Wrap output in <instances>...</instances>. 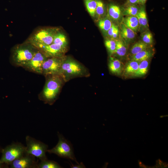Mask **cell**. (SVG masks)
<instances>
[{"mask_svg": "<svg viewBox=\"0 0 168 168\" xmlns=\"http://www.w3.org/2000/svg\"><path fill=\"white\" fill-rule=\"evenodd\" d=\"M108 12L110 16L115 20L118 19L121 15V11L119 7L114 5H111L109 6Z\"/></svg>", "mask_w": 168, "mask_h": 168, "instance_id": "7402d4cb", "label": "cell"}, {"mask_svg": "<svg viewBox=\"0 0 168 168\" xmlns=\"http://www.w3.org/2000/svg\"><path fill=\"white\" fill-rule=\"evenodd\" d=\"M120 31L122 37L127 40H130L135 36L134 31L127 27L124 24L121 25Z\"/></svg>", "mask_w": 168, "mask_h": 168, "instance_id": "2e32d148", "label": "cell"}, {"mask_svg": "<svg viewBox=\"0 0 168 168\" xmlns=\"http://www.w3.org/2000/svg\"><path fill=\"white\" fill-rule=\"evenodd\" d=\"M146 0H142L141 3H145V2H146Z\"/></svg>", "mask_w": 168, "mask_h": 168, "instance_id": "d590c367", "label": "cell"}, {"mask_svg": "<svg viewBox=\"0 0 168 168\" xmlns=\"http://www.w3.org/2000/svg\"><path fill=\"white\" fill-rule=\"evenodd\" d=\"M86 9L90 14L92 16H94L96 14L97 6L96 0H84Z\"/></svg>", "mask_w": 168, "mask_h": 168, "instance_id": "ffe728a7", "label": "cell"}, {"mask_svg": "<svg viewBox=\"0 0 168 168\" xmlns=\"http://www.w3.org/2000/svg\"><path fill=\"white\" fill-rule=\"evenodd\" d=\"M9 165L5 164L0 163V168H3V167H8Z\"/></svg>", "mask_w": 168, "mask_h": 168, "instance_id": "836d02e7", "label": "cell"}, {"mask_svg": "<svg viewBox=\"0 0 168 168\" xmlns=\"http://www.w3.org/2000/svg\"><path fill=\"white\" fill-rule=\"evenodd\" d=\"M62 167L56 162L47 159L38 163L37 168H61Z\"/></svg>", "mask_w": 168, "mask_h": 168, "instance_id": "ac0fdd59", "label": "cell"}, {"mask_svg": "<svg viewBox=\"0 0 168 168\" xmlns=\"http://www.w3.org/2000/svg\"><path fill=\"white\" fill-rule=\"evenodd\" d=\"M123 24L127 27L133 31L136 30L137 29L139 25L138 20L133 22L125 23Z\"/></svg>", "mask_w": 168, "mask_h": 168, "instance_id": "83f0119b", "label": "cell"}, {"mask_svg": "<svg viewBox=\"0 0 168 168\" xmlns=\"http://www.w3.org/2000/svg\"><path fill=\"white\" fill-rule=\"evenodd\" d=\"M143 42L145 43L149 44L152 43L153 41V36L150 32H147L144 34L142 36Z\"/></svg>", "mask_w": 168, "mask_h": 168, "instance_id": "484cf974", "label": "cell"}, {"mask_svg": "<svg viewBox=\"0 0 168 168\" xmlns=\"http://www.w3.org/2000/svg\"><path fill=\"white\" fill-rule=\"evenodd\" d=\"M148 45L143 41H138L132 47L130 50L132 56L143 50L147 49Z\"/></svg>", "mask_w": 168, "mask_h": 168, "instance_id": "d6986e66", "label": "cell"}, {"mask_svg": "<svg viewBox=\"0 0 168 168\" xmlns=\"http://www.w3.org/2000/svg\"><path fill=\"white\" fill-rule=\"evenodd\" d=\"M34 156L25 153L13 161L9 165L11 168H37L38 163Z\"/></svg>", "mask_w": 168, "mask_h": 168, "instance_id": "30bf717a", "label": "cell"}, {"mask_svg": "<svg viewBox=\"0 0 168 168\" xmlns=\"http://www.w3.org/2000/svg\"><path fill=\"white\" fill-rule=\"evenodd\" d=\"M139 63V62L134 60L129 61L124 66L122 73L124 76L126 77H133L138 69Z\"/></svg>", "mask_w": 168, "mask_h": 168, "instance_id": "4fadbf2b", "label": "cell"}, {"mask_svg": "<svg viewBox=\"0 0 168 168\" xmlns=\"http://www.w3.org/2000/svg\"><path fill=\"white\" fill-rule=\"evenodd\" d=\"M86 74V69L78 62L71 58H64L60 74L64 81H67L72 78Z\"/></svg>", "mask_w": 168, "mask_h": 168, "instance_id": "277c9868", "label": "cell"}, {"mask_svg": "<svg viewBox=\"0 0 168 168\" xmlns=\"http://www.w3.org/2000/svg\"><path fill=\"white\" fill-rule=\"evenodd\" d=\"M138 0H129V2L131 4H135L138 2Z\"/></svg>", "mask_w": 168, "mask_h": 168, "instance_id": "e575fe53", "label": "cell"}, {"mask_svg": "<svg viewBox=\"0 0 168 168\" xmlns=\"http://www.w3.org/2000/svg\"><path fill=\"white\" fill-rule=\"evenodd\" d=\"M149 64V59L139 62L138 69L133 77H141L145 75L148 71Z\"/></svg>", "mask_w": 168, "mask_h": 168, "instance_id": "5bb4252c", "label": "cell"}, {"mask_svg": "<svg viewBox=\"0 0 168 168\" xmlns=\"http://www.w3.org/2000/svg\"><path fill=\"white\" fill-rule=\"evenodd\" d=\"M141 15L142 20V26L146 27L148 24L147 15L145 12L142 10L140 12Z\"/></svg>", "mask_w": 168, "mask_h": 168, "instance_id": "f1b7e54d", "label": "cell"}, {"mask_svg": "<svg viewBox=\"0 0 168 168\" xmlns=\"http://www.w3.org/2000/svg\"><path fill=\"white\" fill-rule=\"evenodd\" d=\"M26 153L32 155L40 161L47 159L46 153L48 149V145L29 135L26 137Z\"/></svg>", "mask_w": 168, "mask_h": 168, "instance_id": "8992f818", "label": "cell"}, {"mask_svg": "<svg viewBox=\"0 0 168 168\" xmlns=\"http://www.w3.org/2000/svg\"><path fill=\"white\" fill-rule=\"evenodd\" d=\"M0 163L9 165L26 153L25 146L19 142H13L2 149Z\"/></svg>", "mask_w": 168, "mask_h": 168, "instance_id": "52a82bcc", "label": "cell"}, {"mask_svg": "<svg viewBox=\"0 0 168 168\" xmlns=\"http://www.w3.org/2000/svg\"><path fill=\"white\" fill-rule=\"evenodd\" d=\"M64 58L63 57L48 58L43 64L42 74L47 76L60 75Z\"/></svg>", "mask_w": 168, "mask_h": 168, "instance_id": "ba28073f", "label": "cell"}, {"mask_svg": "<svg viewBox=\"0 0 168 168\" xmlns=\"http://www.w3.org/2000/svg\"><path fill=\"white\" fill-rule=\"evenodd\" d=\"M112 25L111 21L107 18L101 19L98 22V26L99 28L105 32H107Z\"/></svg>", "mask_w": 168, "mask_h": 168, "instance_id": "603a6c76", "label": "cell"}, {"mask_svg": "<svg viewBox=\"0 0 168 168\" xmlns=\"http://www.w3.org/2000/svg\"><path fill=\"white\" fill-rule=\"evenodd\" d=\"M116 47L114 53L119 57L124 56L127 53V49L124 43L120 40H116Z\"/></svg>", "mask_w": 168, "mask_h": 168, "instance_id": "44dd1931", "label": "cell"}, {"mask_svg": "<svg viewBox=\"0 0 168 168\" xmlns=\"http://www.w3.org/2000/svg\"><path fill=\"white\" fill-rule=\"evenodd\" d=\"M57 30L54 28H39L33 32L25 42L39 49L53 43L54 35Z\"/></svg>", "mask_w": 168, "mask_h": 168, "instance_id": "7a4b0ae2", "label": "cell"}, {"mask_svg": "<svg viewBox=\"0 0 168 168\" xmlns=\"http://www.w3.org/2000/svg\"><path fill=\"white\" fill-rule=\"evenodd\" d=\"M47 58L40 50L38 49L32 58L23 67L31 71L42 74V65Z\"/></svg>", "mask_w": 168, "mask_h": 168, "instance_id": "9c48e42d", "label": "cell"}, {"mask_svg": "<svg viewBox=\"0 0 168 168\" xmlns=\"http://www.w3.org/2000/svg\"><path fill=\"white\" fill-rule=\"evenodd\" d=\"M71 168H86L82 162L80 164H77V165H73L71 162V164H70Z\"/></svg>", "mask_w": 168, "mask_h": 168, "instance_id": "1f68e13d", "label": "cell"}, {"mask_svg": "<svg viewBox=\"0 0 168 168\" xmlns=\"http://www.w3.org/2000/svg\"><path fill=\"white\" fill-rule=\"evenodd\" d=\"M38 50L31 44L25 42L17 44L12 50V61L16 65L23 67L32 58Z\"/></svg>", "mask_w": 168, "mask_h": 168, "instance_id": "3957f363", "label": "cell"}, {"mask_svg": "<svg viewBox=\"0 0 168 168\" xmlns=\"http://www.w3.org/2000/svg\"><path fill=\"white\" fill-rule=\"evenodd\" d=\"M53 43L59 44L66 48L67 43L66 36L58 30L54 35Z\"/></svg>", "mask_w": 168, "mask_h": 168, "instance_id": "e0dca14e", "label": "cell"}, {"mask_svg": "<svg viewBox=\"0 0 168 168\" xmlns=\"http://www.w3.org/2000/svg\"><path fill=\"white\" fill-rule=\"evenodd\" d=\"M66 48L54 43L45 46L39 49L47 57H63Z\"/></svg>", "mask_w": 168, "mask_h": 168, "instance_id": "8fae6325", "label": "cell"}, {"mask_svg": "<svg viewBox=\"0 0 168 168\" xmlns=\"http://www.w3.org/2000/svg\"><path fill=\"white\" fill-rule=\"evenodd\" d=\"M152 52L147 49L131 56L130 59L140 62L145 60L150 59L152 57Z\"/></svg>", "mask_w": 168, "mask_h": 168, "instance_id": "9a60e30c", "label": "cell"}, {"mask_svg": "<svg viewBox=\"0 0 168 168\" xmlns=\"http://www.w3.org/2000/svg\"><path fill=\"white\" fill-rule=\"evenodd\" d=\"M1 150H2V149H1V148L0 147V152H1Z\"/></svg>", "mask_w": 168, "mask_h": 168, "instance_id": "8d00e7d4", "label": "cell"}, {"mask_svg": "<svg viewBox=\"0 0 168 168\" xmlns=\"http://www.w3.org/2000/svg\"><path fill=\"white\" fill-rule=\"evenodd\" d=\"M138 12V8L133 6L128 7L125 12V14L130 16H135Z\"/></svg>", "mask_w": 168, "mask_h": 168, "instance_id": "4316f807", "label": "cell"}, {"mask_svg": "<svg viewBox=\"0 0 168 168\" xmlns=\"http://www.w3.org/2000/svg\"><path fill=\"white\" fill-rule=\"evenodd\" d=\"M105 44L110 54H112L115 53L116 47L115 41L107 40L105 41Z\"/></svg>", "mask_w": 168, "mask_h": 168, "instance_id": "cb8c5ba5", "label": "cell"}, {"mask_svg": "<svg viewBox=\"0 0 168 168\" xmlns=\"http://www.w3.org/2000/svg\"><path fill=\"white\" fill-rule=\"evenodd\" d=\"M108 68L112 74L119 76L123 73L124 66L119 59L110 57L109 62Z\"/></svg>", "mask_w": 168, "mask_h": 168, "instance_id": "7c38bea8", "label": "cell"}, {"mask_svg": "<svg viewBox=\"0 0 168 168\" xmlns=\"http://www.w3.org/2000/svg\"><path fill=\"white\" fill-rule=\"evenodd\" d=\"M58 135L59 139L58 143L52 149H48L47 152L50 154H55L62 158L71 159L78 164L75 157L70 142L59 132L58 133Z\"/></svg>", "mask_w": 168, "mask_h": 168, "instance_id": "5b68a950", "label": "cell"}, {"mask_svg": "<svg viewBox=\"0 0 168 168\" xmlns=\"http://www.w3.org/2000/svg\"><path fill=\"white\" fill-rule=\"evenodd\" d=\"M117 27L114 25L112 24L110 28L107 31L108 34L110 36L112 37L113 33Z\"/></svg>", "mask_w": 168, "mask_h": 168, "instance_id": "4dcf8cb0", "label": "cell"}, {"mask_svg": "<svg viewBox=\"0 0 168 168\" xmlns=\"http://www.w3.org/2000/svg\"><path fill=\"white\" fill-rule=\"evenodd\" d=\"M97 1V6L96 9V14L98 17L102 16L104 12V7L103 3L100 0Z\"/></svg>", "mask_w": 168, "mask_h": 168, "instance_id": "d4e9b609", "label": "cell"}, {"mask_svg": "<svg viewBox=\"0 0 168 168\" xmlns=\"http://www.w3.org/2000/svg\"><path fill=\"white\" fill-rule=\"evenodd\" d=\"M40 99L46 103L52 104L57 99L64 80L59 75L49 76Z\"/></svg>", "mask_w": 168, "mask_h": 168, "instance_id": "6da1fadb", "label": "cell"}, {"mask_svg": "<svg viewBox=\"0 0 168 168\" xmlns=\"http://www.w3.org/2000/svg\"><path fill=\"white\" fill-rule=\"evenodd\" d=\"M119 32V30L118 28L117 27V28L114 31V33H113L112 37L115 38H116L118 35Z\"/></svg>", "mask_w": 168, "mask_h": 168, "instance_id": "d6a6232c", "label": "cell"}, {"mask_svg": "<svg viewBox=\"0 0 168 168\" xmlns=\"http://www.w3.org/2000/svg\"><path fill=\"white\" fill-rule=\"evenodd\" d=\"M137 20L138 18L135 16H130L128 17L124 20V23L133 22Z\"/></svg>", "mask_w": 168, "mask_h": 168, "instance_id": "f546056e", "label": "cell"}]
</instances>
